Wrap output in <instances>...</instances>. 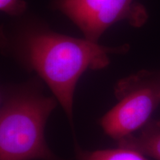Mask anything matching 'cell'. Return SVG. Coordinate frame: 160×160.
Returning a JSON list of instances; mask_svg holds the SVG:
<instances>
[{
    "label": "cell",
    "mask_w": 160,
    "mask_h": 160,
    "mask_svg": "<svg viewBox=\"0 0 160 160\" xmlns=\"http://www.w3.org/2000/svg\"><path fill=\"white\" fill-rule=\"evenodd\" d=\"M129 48L127 44L109 47L62 34L33 17L19 20L10 29H1L2 53L37 73L59 102L73 130L78 81L88 70L108 67L110 55L126 53Z\"/></svg>",
    "instance_id": "1"
},
{
    "label": "cell",
    "mask_w": 160,
    "mask_h": 160,
    "mask_svg": "<svg viewBox=\"0 0 160 160\" xmlns=\"http://www.w3.org/2000/svg\"><path fill=\"white\" fill-rule=\"evenodd\" d=\"M41 81L1 88L0 160H64L45 141L46 122L59 102L44 93Z\"/></svg>",
    "instance_id": "2"
},
{
    "label": "cell",
    "mask_w": 160,
    "mask_h": 160,
    "mask_svg": "<svg viewBox=\"0 0 160 160\" xmlns=\"http://www.w3.org/2000/svg\"><path fill=\"white\" fill-rule=\"evenodd\" d=\"M117 103L99 120L103 131L116 142L151 121L160 104V71L142 70L115 85Z\"/></svg>",
    "instance_id": "3"
},
{
    "label": "cell",
    "mask_w": 160,
    "mask_h": 160,
    "mask_svg": "<svg viewBox=\"0 0 160 160\" xmlns=\"http://www.w3.org/2000/svg\"><path fill=\"white\" fill-rule=\"evenodd\" d=\"M51 5L75 24L85 39L97 43L119 22L139 28L148 18L145 8L135 0H52Z\"/></svg>",
    "instance_id": "4"
},
{
    "label": "cell",
    "mask_w": 160,
    "mask_h": 160,
    "mask_svg": "<svg viewBox=\"0 0 160 160\" xmlns=\"http://www.w3.org/2000/svg\"><path fill=\"white\" fill-rule=\"evenodd\" d=\"M117 146L128 148L145 157L160 160V119L151 120L139 132L119 140Z\"/></svg>",
    "instance_id": "5"
},
{
    "label": "cell",
    "mask_w": 160,
    "mask_h": 160,
    "mask_svg": "<svg viewBox=\"0 0 160 160\" xmlns=\"http://www.w3.org/2000/svg\"><path fill=\"white\" fill-rule=\"evenodd\" d=\"M76 160H148L145 155L128 148L85 151L75 141Z\"/></svg>",
    "instance_id": "6"
},
{
    "label": "cell",
    "mask_w": 160,
    "mask_h": 160,
    "mask_svg": "<svg viewBox=\"0 0 160 160\" xmlns=\"http://www.w3.org/2000/svg\"><path fill=\"white\" fill-rule=\"evenodd\" d=\"M28 8L25 0H0V10L12 17H22Z\"/></svg>",
    "instance_id": "7"
}]
</instances>
